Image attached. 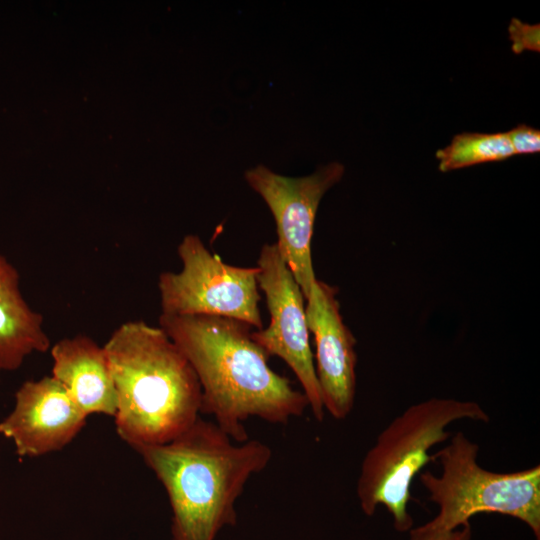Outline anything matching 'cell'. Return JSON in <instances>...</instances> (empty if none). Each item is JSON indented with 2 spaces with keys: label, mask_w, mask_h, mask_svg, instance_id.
<instances>
[{
  "label": "cell",
  "mask_w": 540,
  "mask_h": 540,
  "mask_svg": "<svg viewBox=\"0 0 540 540\" xmlns=\"http://www.w3.org/2000/svg\"><path fill=\"white\" fill-rule=\"evenodd\" d=\"M180 272L159 275L162 314L233 318L262 329L258 267L226 264L196 235H186L177 249Z\"/></svg>",
  "instance_id": "6"
},
{
  "label": "cell",
  "mask_w": 540,
  "mask_h": 540,
  "mask_svg": "<svg viewBox=\"0 0 540 540\" xmlns=\"http://www.w3.org/2000/svg\"><path fill=\"white\" fill-rule=\"evenodd\" d=\"M470 523L454 530H444L434 526L430 521L414 529H410L409 540H470Z\"/></svg>",
  "instance_id": "15"
},
{
  "label": "cell",
  "mask_w": 540,
  "mask_h": 540,
  "mask_svg": "<svg viewBox=\"0 0 540 540\" xmlns=\"http://www.w3.org/2000/svg\"><path fill=\"white\" fill-rule=\"evenodd\" d=\"M479 446L461 431L433 455L439 476L419 475L429 499L439 510L430 522L444 530L469 523L479 513H499L523 521L540 539V466L498 473L477 462Z\"/></svg>",
  "instance_id": "5"
},
{
  "label": "cell",
  "mask_w": 540,
  "mask_h": 540,
  "mask_svg": "<svg viewBox=\"0 0 540 540\" xmlns=\"http://www.w3.org/2000/svg\"><path fill=\"white\" fill-rule=\"evenodd\" d=\"M43 322L23 297L18 270L0 253V371H15L27 356L51 348Z\"/></svg>",
  "instance_id": "12"
},
{
  "label": "cell",
  "mask_w": 540,
  "mask_h": 540,
  "mask_svg": "<svg viewBox=\"0 0 540 540\" xmlns=\"http://www.w3.org/2000/svg\"><path fill=\"white\" fill-rule=\"evenodd\" d=\"M512 149L517 154H533L540 151V131L526 124H519L507 132Z\"/></svg>",
  "instance_id": "16"
},
{
  "label": "cell",
  "mask_w": 540,
  "mask_h": 540,
  "mask_svg": "<svg viewBox=\"0 0 540 540\" xmlns=\"http://www.w3.org/2000/svg\"><path fill=\"white\" fill-rule=\"evenodd\" d=\"M515 156L506 133L463 132L436 152L438 169L449 172L487 162L502 161Z\"/></svg>",
  "instance_id": "13"
},
{
  "label": "cell",
  "mask_w": 540,
  "mask_h": 540,
  "mask_svg": "<svg viewBox=\"0 0 540 540\" xmlns=\"http://www.w3.org/2000/svg\"><path fill=\"white\" fill-rule=\"evenodd\" d=\"M512 50L522 53L523 50L539 51V25H527L513 18L509 26Z\"/></svg>",
  "instance_id": "14"
},
{
  "label": "cell",
  "mask_w": 540,
  "mask_h": 540,
  "mask_svg": "<svg viewBox=\"0 0 540 540\" xmlns=\"http://www.w3.org/2000/svg\"><path fill=\"white\" fill-rule=\"evenodd\" d=\"M103 347L117 394L116 431L130 447L167 443L200 417L198 378L159 326L125 322Z\"/></svg>",
  "instance_id": "3"
},
{
  "label": "cell",
  "mask_w": 540,
  "mask_h": 540,
  "mask_svg": "<svg viewBox=\"0 0 540 540\" xmlns=\"http://www.w3.org/2000/svg\"><path fill=\"white\" fill-rule=\"evenodd\" d=\"M306 301L324 410L342 420L351 413L355 401L356 339L343 322L336 287L317 279Z\"/></svg>",
  "instance_id": "9"
},
{
  "label": "cell",
  "mask_w": 540,
  "mask_h": 540,
  "mask_svg": "<svg viewBox=\"0 0 540 540\" xmlns=\"http://www.w3.org/2000/svg\"><path fill=\"white\" fill-rule=\"evenodd\" d=\"M87 416L52 376L25 381L13 410L0 422L18 456L38 457L61 450L81 431Z\"/></svg>",
  "instance_id": "10"
},
{
  "label": "cell",
  "mask_w": 540,
  "mask_h": 540,
  "mask_svg": "<svg viewBox=\"0 0 540 540\" xmlns=\"http://www.w3.org/2000/svg\"><path fill=\"white\" fill-rule=\"evenodd\" d=\"M194 370L201 413L237 443L249 435L244 422L258 418L287 424L309 407L303 392L268 364L270 357L242 321L212 315L162 314L158 325Z\"/></svg>",
  "instance_id": "1"
},
{
  "label": "cell",
  "mask_w": 540,
  "mask_h": 540,
  "mask_svg": "<svg viewBox=\"0 0 540 540\" xmlns=\"http://www.w3.org/2000/svg\"><path fill=\"white\" fill-rule=\"evenodd\" d=\"M52 377L86 415L115 416L117 394L104 347L87 335L57 341L50 348Z\"/></svg>",
  "instance_id": "11"
},
{
  "label": "cell",
  "mask_w": 540,
  "mask_h": 540,
  "mask_svg": "<svg viewBox=\"0 0 540 540\" xmlns=\"http://www.w3.org/2000/svg\"><path fill=\"white\" fill-rule=\"evenodd\" d=\"M257 264L258 286L265 294L270 323L252 331V338L269 356L280 357L290 367L315 419L322 422L325 410L309 343L304 295L276 243L263 245Z\"/></svg>",
  "instance_id": "8"
},
{
  "label": "cell",
  "mask_w": 540,
  "mask_h": 540,
  "mask_svg": "<svg viewBox=\"0 0 540 540\" xmlns=\"http://www.w3.org/2000/svg\"><path fill=\"white\" fill-rule=\"evenodd\" d=\"M134 450L167 493L173 540H215L224 527L235 526L238 498L272 458L266 443H237L201 416L173 440Z\"/></svg>",
  "instance_id": "2"
},
{
  "label": "cell",
  "mask_w": 540,
  "mask_h": 540,
  "mask_svg": "<svg viewBox=\"0 0 540 540\" xmlns=\"http://www.w3.org/2000/svg\"><path fill=\"white\" fill-rule=\"evenodd\" d=\"M464 419L487 423L489 415L473 401L433 397L409 406L395 417L362 460L356 484L362 511L371 516L382 505L398 531L410 530L412 481L433 461L429 450L449 438L446 428Z\"/></svg>",
  "instance_id": "4"
},
{
  "label": "cell",
  "mask_w": 540,
  "mask_h": 540,
  "mask_svg": "<svg viewBox=\"0 0 540 540\" xmlns=\"http://www.w3.org/2000/svg\"><path fill=\"white\" fill-rule=\"evenodd\" d=\"M339 162L319 167L303 177L277 174L265 165H257L245 172L249 186L269 207L276 223V242L288 264L305 300L317 281L311 253L314 222L324 194L343 175Z\"/></svg>",
  "instance_id": "7"
}]
</instances>
